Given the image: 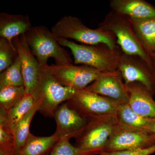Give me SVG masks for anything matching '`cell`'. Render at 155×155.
<instances>
[{
	"instance_id": "obj_1",
	"label": "cell",
	"mask_w": 155,
	"mask_h": 155,
	"mask_svg": "<svg viewBox=\"0 0 155 155\" xmlns=\"http://www.w3.org/2000/svg\"><path fill=\"white\" fill-rule=\"evenodd\" d=\"M57 39L62 46L71 51L75 64H82L102 72H118L119 58L122 52L119 46L112 49L103 44L83 45L65 39Z\"/></svg>"
},
{
	"instance_id": "obj_2",
	"label": "cell",
	"mask_w": 155,
	"mask_h": 155,
	"mask_svg": "<svg viewBox=\"0 0 155 155\" xmlns=\"http://www.w3.org/2000/svg\"><path fill=\"white\" fill-rule=\"evenodd\" d=\"M24 35L28 46L42 69H47L48 60L50 58L54 59L58 65L73 64L69 53L46 26H32Z\"/></svg>"
},
{
	"instance_id": "obj_3",
	"label": "cell",
	"mask_w": 155,
	"mask_h": 155,
	"mask_svg": "<svg viewBox=\"0 0 155 155\" xmlns=\"http://www.w3.org/2000/svg\"><path fill=\"white\" fill-rule=\"evenodd\" d=\"M52 32L57 38L74 40L81 44H105L111 48L118 46L115 35L98 27L92 29L87 27L79 18L71 16L61 18L51 28Z\"/></svg>"
},
{
	"instance_id": "obj_4",
	"label": "cell",
	"mask_w": 155,
	"mask_h": 155,
	"mask_svg": "<svg viewBox=\"0 0 155 155\" xmlns=\"http://www.w3.org/2000/svg\"><path fill=\"white\" fill-rule=\"evenodd\" d=\"M98 27L114 34L117 45L123 53L139 56L154 67L149 54L136 33L129 17L111 11Z\"/></svg>"
},
{
	"instance_id": "obj_5",
	"label": "cell",
	"mask_w": 155,
	"mask_h": 155,
	"mask_svg": "<svg viewBox=\"0 0 155 155\" xmlns=\"http://www.w3.org/2000/svg\"><path fill=\"white\" fill-rule=\"evenodd\" d=\"M78 90L64 86L48 69H42L34 94L38 111L46 117H53L60 105L69 101Z\"/></svg>"
},
{
	"instance_id": "obj_6",
	"label": "cell",
	"mask_w": 155,
	"mask_h": 155,
	"mask_svg": "<svg viewBox=\"0 0 155 155\" xmlns=\"http://www.w3.org/2000/svg\"><path fill=\"white\" fill-rule=\"evenodd\" d=\"M117 118L92 119L76 137L75 146L88 155L104 152L116 124Z\"/></svg>"
},
{
	"instance_id": "obj_7",
	"label": "cell",
	"mask_w": 155,
	"mask_h": 155,
	"mask_svg": "<svg viewBox=\"0 0 155 155\" xmlns=\"http://www.w3.org/2000/svg\"><path fill=\"white\" fill-rule=\"evenodd\" d=\"M69 102L90 120L117 118V103L85 89L78 90Z\"/></svg>"
},
{
	"instance_id": "obj_8",
	"label": "cell",
	"mask_w": 155,
	"mask_h": 155,
	"mask_svg": "<svg viewBox=\"0 0 155 155\" xmlns=\"http://www.w3.org/2000/svg\"><path fill=\"white\" fill-rule=\"evenodd\" d=\"M118 71L125 85L138 82L155 94V69L143 58L123 51L119 58Z\"/></svg>"
},
{
	"instance_id": "obj_9",
	"label": "cell",
	"mask_w": 155,
	"mask_h": 155,
	"mask_svg": "<svg viewBox=\"0 0 155 155\" xmlns=\"http://www.w3.org/2000/svg\"><path fill=\"white\" fill-rule=\"evenodd\" d=\"M154 144L155 135L153 134L117 123L104 152L144 148Z\"/></svg>"
},
{
	"instance_id": "obj_10",
	"label": "cell",
	"mask_w": 155,
	"mask_h": 155,
	"mask_svg": "<svg viewBox=\"0 0 155 155\" xmlns=\"http://www.w3.org/2000/svg\"><path fill=\"white\" fill-rule=\"evenodd\" d=\"M47 69L61 84L77 90L86 88L104 73L88 66L73 64H53Z\"/></svg>"
},
{
	"instance_id": "obj_11",
	"label": "cell",
	"mask_w": 155,
	"mask_h": 155,
	"mask_svg": "<svg viewBox=\"0 0 155 155\" xmlns=\"http://www.w3.org/2000/svg\"><path fill=\"white\" fill-rule=\"evenodd\" d=\"M56 123L55 133L59 138H76L82 132L91 120L82 115L69 101L60 105L55 111Z\"/></svg>"
},
{
	"instance_id": "obj_12",
	"label": "cell",
	"mask_w": 155,
	"mask_h": 155,
	"mask_svg": "<svg viewBox=\"0 0 155 155\" xmlns=\"http://www.w3.org/2000/svg\"><path fill=\"white\" fill-rule=\"evenodd\" d=\"M85 89L106 97L119 105L128 103L129 101L127 87L118 71L103 73Z\"/></svg>"
},
{
	"instance_id": "obj_13",
	"label": "cell",
	"mask_w": 155,
	"mask_h": 155,
	"mask_svg": "<svg viewBox=\"0 0 155 155\" xmlns=\"http://www.w3.org/2000/svg\"><path fill=\"white\" fill-rule=\"evenodd\" d=\"M13 43L21 61L26 93L34 96L41 67L28 46L25 35L14 38Z\"/></svg>"
},
{
	"instance_id": "obj_14",
	"label": "cell",
	"mask_w": 155,
	"mask_h": 155,
	"mask_svg": "<svg viewBox=\"0 0 155 155\" xmlns=\"http://www.w3.org/2000/svg\"><path fill=\"white\" fill-rule=\"evenodd\" d=\"M128 94V104L137 114L146 118L155 117L154 95L146 87L138 82L126 85Z\"/></svg>"
},
{
	"instance_id": "obj_15",
	"label": "cell",
	"mask_w": 155,
	"mask_h": 155,
	"mask_svg": "<svg viewBox=\"0 0 155 155\" xmlns=\"http://www.w3.org/2000/svg\"><path fill=\"white\" fill-rule=\"evenodd\" d=\"M32 26L28 15L0 14V38L11 44L14 38L25 34Z\"/></svg>"
},
{
	"instance_id": "obj_16",
	"label": "cell",
	"mask_w": 155,
	"mask_h": 155,
	"mask_svg": "<svg viewBox=\"0 0 155 155\" xmlns=\"http://www.w3.org/2000/svg\"><path fill=\"white\" fill-rule=\"evenodd\" d=\"M110 6L112 11L131 19L155 17V7L144 0H112Z\"/></svg>"
},
{
	"instance_id": "obj_17",
	"label": "cell",
	"mask_w": 155,
	"mask_h": 155,
	"mask_svg": "<svg viewBox=\"0 0 155 155\" xmlns=\"http://www.w3.org/2000/svg\"><path fill=\"white\" fill-rule=\"evenodd\" d=\"M59 139L55 133L46 137L36 136L30 133L17 155H48Z\"/></svg>"
},
{
	"instance_id": "obj_18",
	"label": "cell",
	"mask_w": 155,
	"mask_h": 155,
	"mask_svg": "<svg viewBox=\"0 0 155 155\" xmlns=\"http://www.w3.org/2000/svg\"><path fill=\"white\" fill-rule=\"evenodd\" d=\"M130 19L136 33L147 52L149 55L155 53V17Z\"/></svg>"
},
{
	"instance_id": "obj_19",
	"label": "cell",
	"mask_w": 155,
	"mask_h": 155,
	"mask_svg": "<svg viewBox=\"0 0 155 155\" xmlns=\"http://www.w3.org/2000/svg\"><path fill=\"white\" fill-rule=\"evenodd\" d=\"M116 117L118 123L120 125L147 131L151 119L137 114L128 103L118 106Z\"/></svg>"
},
{
	"instance_id": "obj_20",
	"label": "cell",
	"mask_w": 155,
	"mask_h": 155,
	"mask_svg": "<svg viewBox=\"0 0 155 155\" xmlns=\"http://www.w3.org/2000/svg\"><path fill=\"white\" fill-rule=\"evenodd\" d=\"M36 104L34 97L30 94L26 93L19 103L7 111L9 124L14 132L20 121Z\"/></svg>"
},
{
	"instance_id": "obj_21",
	"label": "cell",
	"mask_w": 155,
	"mask_h": 155,
	"mask_svg": "<svg viewBox=\"0 0 155 155\" xmlns=\"http://www.w3.org/2000/svg\"><path fill=\"white\" fill-rule=\"evenodd\" d=\"M38 105L36 104L25 117L20 121L14 130L15 138V154L17 155L20 152L27 140L30 133V125L34 116L38 111Z\"/></svg>"
},
{
	"instance_id": "obj_22",
	"label": "cell",
	"mask_w": 155,
	"mask_h": 155,
	"mask_svg": "<svg viewBox=\"0 0 155 155\" xmlns=\"http://www.w3.org/2000/svg\"><path fill=\"white\" fill-rule=\"evenodd\" d=\"M0 150L9 155L15 154V138L8 121L7 111L0 109Z\"/></svg>"
},
{
	"instance_id": "obj_23",
	"label": "cell",
	"mask_w": 155,
	"mask_h": 155,
	"mask_svg": "<svg viewBox=\"0 0 155 155\" xmlns=\"http://www.w3.org/2000/svg\"><path fill=\"white\" fill-rule=\"evenodd\" d=\"M22 65L19 56L13 64L0 74V88L6 86H24Z\"/></svg>"
},
{
	"instance_id": "obj_24",
	"label": "cell",
	"mask_w": 155,
	"mask_h": 155,
	"mask_svg": "<svg viewBox=\"0 0 155 155\" xmlns=\"http://www.w3.org/2000/svg\"><path fill=\"white\" fill-rule=\"evenodd\" d=\"M24 86H6L0 88V109L8 111L24 97Z\"/></svg>"
},
{
	"instance_id": "obj_25",
	"label": "cell",
	"mask_w": 155,
	"mask_h": 155,
	"mask_svg": "<svg viewBox=\"0 0 155 155\" xmlns=\"http://www.w3.org/2000/svg\"><path fill=\"white\" fill-rule=\"evenodd\" d=\"M18 56L14 44L0 38V72L11 66Z\"/></svg>"
},
{
	"instance_id": "obj_26",
	"label": "cell",
	"mask_w": 155,
	"mask_h": 155,
	"mask_svg": "<svg viewBox=\"0 0 155 155\" xmlns=\"http://www.w3.org/2000/svg\"><path fill=\"white\" fill-rule=\"evenodd\" d=\"M69 138L61 137L48 155H88L70 143Z\"/></svg>"
},
{
	"instance_id": "obj_27",
	"label": "cell",
	"mask_w": 155,
	"mask_h": 155,
	"mask_svg": "<svg viewBox=\"0 0 155 155\" xmlns=\"http://www.w3.org/2000/svg\"><path fill=\"white\" fill-rule=\"evenodd\" d=\"M154 153L155 144L144 148L103 152L99 155H150Z\"/></svg>"
},
{
	"instance_id": "obj_28",
	"label": "cell",
	"mask_w": 155,
	"mask_h": 155,
	"mask_svg": "<svg viewBox=\"0 0 155 155\" xmlns=\"http://www.w3.org/2000/svg\"><path fill=\"white\" fill-rule=\"evenodd\" d=\"M148 131L155 135V117L151 119Z\"/></svg>"
},
{
	"instance_id": "obj_29",
	"label": "cell",
	"mask_w": 155,
	"mask_h": 155,
	"mask_svg": "<svg viewBox=\"0 0 155 155\" xmlns=\"http://www.w3.org/2000/svg\"><path fill=\"white\" fill-rule=\"evenodd\" d=\"M150 56L152 62L153 66L154 68H155V53L150 54Z\"/></svg>"
},
{
	"instance_id": "obj_30",
	"label": "cell",
	"mask_w": 155,
	"mask_h": 155,
	"mask_svg": "<svg viewBox=\"0 0 155 155\" xmlns=\"http://www.w3.org/2000/svg\"><path fill=\"white\" fill-rule=\"evenodd\" d=\"M0 155H9L2 151L0 150Z\"/></svg>"
}]
</instances>
